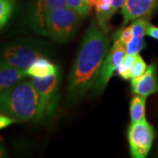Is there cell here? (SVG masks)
<instances>
[{"instance_id": "6da1fadb", "label": "cell", "mask_w": 158, "mask_h": 158, "mask_svg": "<svg viewBox=\"0 0 158 158\" xmlns=\"http://www.w3.org/2000/svg\"><path fill=\"white\" fill-rule=\"evenodd\" d=\"M110 39L92 19L82 40L78 53L69 77L68 95L71 101L81 99L98 77L109 52Z\"/></svg>"}, {"instance_id": "7a4b0ae2", "label": "cell", "mask_w": 158, "mask_h": 158, "mask_svg": "<svg viewBox=\"0 0 158 158\" xmlns=\"http://www.w3.org/2000/svg\"><path fill=\"white\" fill-rule=\"evenodd\" d=\"M0 113L16 122L44 119L39 94L31 81L22 80L0 93Z\"/></svg>"}, {"instance_id": "3957f363", "label": "cell", "mask_w": 158, "mask_h": 158, "mask_svg": "<svg viewBox=\"0 0 158 158\" xmlns=\"http://www.w3.org/2000/svg\"><path fill=\"white\" fill-rule=\"evenodd\" d=\"M45 47L34 39H19L0 48V67L27 69L40 57L44 56Z\"/></svg>"}, {"instance_id": "277c9868", "label": "cell", "mask_w": 158, "mask_h": 158, "mask_svg": "<svg viewBox=\"0 0 158 158\" xmlns=\"http://www.w3.org/2000/svg\"><path fill=\"white\" fill-rule=\"evenodd\" d=\"M82 19L68 6L51 11L46 17L45 35L56 42H66L76 34Z\"/></svg>"}, {"instance_id": "5b68a950", "label": "cell", "mask_w": 158, "mask_h": 158, "mask_svg": "<svg viewBox=\"0 0 158 158\" xmlns=\"http://www.w3.org/2000/svg\"><path fill=\"white\" fill-rule=\"evenodd\" d=\"M31 82L39 94L44 118H51L56 111L61 84L60 71L44 78L32 77Z\"/></svg>"}, {"instance_id": "8992f818", "label": "cell", "mask_w": 158, "mask_h": 158, "mask_svg": "<svg viewBox=\"0 0 158 158\" xmlns=\"http://www.w3.org/2000/svg\"><path fill=\"white\" fill-rule=\"evenodd\" d=\"M156 132L146 118L132 123L127 130V141L131 156L135 158H144L151 149Z\"/></svg>"}, {"instance_id": "52a82bcc", "label": "cell", "mask_w": 158, "mask_h": 158, "mask_svg": "<svg viewBox=\"0 0 158 158\" xmlns=\"http://www.w3.org/2000/svg\"><path fill=\"white\" fill-rule=\"evenodd\" d=\"M126 56V45L119 42L114 41L113 48L108 52L106 58L102 65L98 77L97 78L92 90L96 94H100L104 91L113 73L117 71V69L122 62Z\"/></svg>"}, {"instance_id": "ba28073f", "label": "cell", "mask_w": 158, "mask_h": 158, "mask_svg": "<svg viewBox=\"0 0 158 158\" xmlns=\"http://www.w3.org/2000/svg\"><path fill=\"white\" fill-rule=\"evenodd\" d=\"M67 6L66 0H34L29 8L27 23L34 31L45 35L46 17L48 12Z\"/></svg>"}, {"instance_id": "9c48e42d", "label": "cell", "mask_w": 158, "mask_h": 158, "mask_svg": "<svg viewBox=\"0 0 158 158\" xmlns=\"http://www.w3.org/2000/svg\"><path fill=\"white\" fill-rule=\"evenodd\" d=\"M157 7L158 0H125L121 7L123 26L140 18H148Z\"/></svg>"}, {"instance_id": "30bf717a", "label": "cell", "mask_w": 158, "mask_h": 158, "mask_svg": "<svg viewBox=\"0 0 158 158\" xmlns=\"http://www.w3.org/2000/svg\"><path fill=\"white\" fill-rule=\"evenodd\" d=\"M132 90L135 95L148 98L158 92V79L156 64H150L146 72L137 78H132Z\"/></svg>"}, {"instance_id": "8fae6325", "label": "cell", "mask_w": 158, "mask_h": 158, "mask_svg": "<svg viewBox=\"0 0 158 158\" xmlns=\"http://www.w3.org/2000/svg\"><path fill=\"white\" fill-rule=\"evenodd\" d=\"M58 71V66L49 61L48 59H47L45 56H41L36 59L27 69V76L37 78H44L57 73Z\"/></svg>"}, {"instance_id": "7c38bea8", "label": "cell", "mask_w": 158, "mask_h": 158, "mask_svg": "<svg viewBox=\"0 0 158 158\" xmlns=\"http://www.w3.org/2000/svg\"><path fill=\"white\" fill-rule=\"evenodd\" d=\"M27 76V69L0 67V93L13 85H17Z\"/></svg>"}, {"instance_id": "4fadbf2b", "label": "cell", "mask_w": 158, "mask_h": 158, "mask_svg": "<svg viewBox=\"0 0 158 158\" xmlns=\"http://www.w3.org/2000/svg\"><path fill=\"white\" fill-rule=\"evenodd\" d=\"M115 12L112 0H98L96 4L97 23L99 28L105 33L110 30V20Z\"/></svg>"}, {"instance_id": "5bb4252c", "label": "cell", "mask_w": 158, "mask_h": 158, "mask_svg": "<svg viewBox=\"0 0 158 158\" xmlns=\"http://www.w3.org/2000/svg\"><path fill=\"white\" fill-rule=\"evenodd\" d=\"M146 98L144 97L135 95L133 97L130 102V118L132 123L141 121L146 118L145 109H146Z\"/></svg>"}, {"instance_id": "9a60e30c", "label": "cell", "mask_w": 158, "mask_h": 158, "mask_svg": "<svg viewBox=\"0 0 158 158\" xmlns=\"http://www.w3.org/2000/svg\"><path fill=\"white\" fill-rule=\"evenodd\" d=\"M136 55H127L125 56L124 59L120 65L117 69V72L120 77L125 80H128L131 78V70L133 68V65L135 62Z\"/></svg>"}, {"instance_id": "2e32d148", "label": "cell", "mask_w": 158, "mask_h": 158, "mask_svg": "<svg viewBox=\"0 0 158 158\" xmlns=\"http://www.w3.org/2000/svg\"><path fill=\"white\" fill-rule=\"evenodd\" d=\"M13 11V4L11 0H0V30L6 26Z\"/></svg>"}, {"instance_id": "e0dca14e", "label": "cell", "mask_w": 158, "mask_h": 158, "mask_svg": "<svg viewBox=\"0 0 158 158\" xmlns=\"http://www.w3.org/2000/svg\"><path fill=\"white\" fill-rule=\"evenodd\" d=\"M145 47L144 37L133 36L128 43L126 45V54L127 55H136L139 54Z\"/></svg>"}, {"instance_id": "ac0fdd59", "label": "cell", "mask_w": 158, "mask_h": 158, "mask_svg": "<svg viewBox=\"0 0 158 158\" xmlns=\"http://www.w3.org/2000/svg\"><path fill=\"white\" fill-rule=\"evenodd\" d=\"M67 6L77 11L83 18L86 17L90 12V6L86 0H66Z\"/></svg>"}, {"instance_id": "d6986e66", "label": "cell", "mask_w": 158, "mask_h": 158, "mask_svg": "<svg viewBox=\"0 0 158 158\" xmlns=\"http://www.w3.org/2000/svg\"><path fill=\"white\" fill-rule=\"evenodd\" d=\"M147 69V64L145 61L142 59V57L139 54H137L135 62L134 63L132 70H131V79L140 77L146 72Z\"/></svg>"}, {"instance_id": "ffe728a7", "label": "cell", "mask_w": 158, "mask_h": 158, "mask_svg": "<svg viewBox=\"0 0 158 158\" xmlns=\"http://www.w3.org/2000/svg\"><path fill=\"white\" fill-rule=\"evenodd\" d=\"M132 37H133V32H132L131 26L118 29L115 32V34H113L114 41H119L125 45H127L128 43V41Z\"/></svg>"}, {"instance_id": "44dd1931", "label": "cell", "mask_w": 158, "mask_h": 158, "mask_svg": "<svg viewBox=\"0 0 158 158\" xmlns=\"http://www.w3.org/2000/svg\"><path fill=\"white\" fill-rule=\"evenodd\" d=\"M13 123H16L15 119H13V118L7 116L6 114L0 113V130L8 127L9 126H11Z\"/></svg>"}, {"instance_id": "7402d4cb", "label": "cell", "mask_w": 158, "mask_h": 158, "mask_svg": "<svg viewBox=\"0 0 158 158\" xmlns=\"http://www.w3.org/2000/svg\"><path fill=\"white\" fill-rule=\"evenodd\" d=\"M146 35L151 37L153 39L158 40V27L152 24L148 23L146 28Z\"/></svg>"}, {"instance_id": "603a6c76", "label": "cell", "mask_w": 158, "mask_h": 158, "mask_svg": "<svg viewBox=\"0 0 158 158\" xmlns=\"http://www.w3.org/2000/svg\"><path fill=\"white\" fill-rule=\"evenodd\" d=\"M7 156H8V153L6 151V148L0 144V158L7 157Z\"/></svg>"}, {"instance_id": "cb8c5ba5", "label": "cell", "mask_w": 158, "mask_h": 158, "mask_svg": "<svg viewBox=\"0 0 158 158\" xmlns=\"http://www.w3.org/2000/svg\"><path fill=\"white\" fill-rule=\"evenodd\" d=\"M86 1H87V3L89 4L90 6H96L97 2H98V0H86Z\"/></svg>"}, {"instance_id": "d4e9b609", "label": "cell", "mask_w": 158, "mask_h": 158, "mask_svg": "<svg viewBox=\"0 0 158 158\" xmlns=\"http://www.w3.org/2000/svg\"><path fill=\"white\" fill-rule=\"evenodd\" d=\"M11 1H13V0H11Z\"/></svg>"}]
</instances>
